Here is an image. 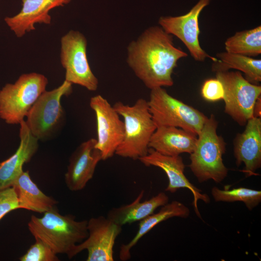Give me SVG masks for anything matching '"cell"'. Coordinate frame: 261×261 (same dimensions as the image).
<instances>
[{
    "instance_id": "cell-22",
    "label": "cell",
    "mask_w": 261,
    "mask_h": 261,
    "mask_svg": "<svg viewBox=\"0 0 261 261\" xmlns=\"http://www.w3.org/2000/svg\"><path fill=\"white\" fill-rule=\"evenodd\" d=\"M217 61L213 62L212 70L217 71L235 69L244 73L246 79L257 84L261 81V60L226 52L216 55Z\"/></svg>"
},
{
    "instance_id": "cell-20",
    "label": "cell",
    "mask_w": 261,
    "mask_h": 261,
    "mask_svg": "<svg viewBox=\"0 0 261 261\" xmlns=\"http://www.w3.org/2000/svg\"><path fill=\"white\" fill-rule=\"evenodd\" d=\"M20 209L44 213L56 207L58 202L45 194L31 180L29 171H24L12 186Z\"/></svg>"
},
{
    "instance_id": "cell-19",
    "label": "cell",
    "mask_w": 261,
    "mask_h": 261,
    "mask_svg": "<svg viewBox=\"0 0 261 261\" xmlns=\"http://www.w3.org/2000/svg\"><path fill=\"white\" fill-rule=\"evenodd\" d=\"M144 190L140 192L131 203L111 209L107 218L121 226L140 221L154 213L158 207L168 203V196L163 192L148 200L141 202Z\"/></svg>"
},
{
    "instance_id": "cell-12",
    "label": "cell",
    "mask_w": 261,
    "mask_h": 261,
    "mask_svg": "<svg viewBox=\"0 0 261 261\" xmlns=\"http://www.w3.org/2000/svg\"><path fill=\"white\" fill-rule=\"evenodd\" d=\"M210 1V0H199L188 13L177 16H161L158 22L166 32L176 36L182 42L193 58L199 62L209 58L213 62L217 61L216 57L210 56L203 49L199 40V17Z\"/></svg>"
},
{
    "instance_id": "cell-26",
    "label": "cell",
    "mask_w": 261,
    "mask_h": 261,
    "mask_svg": "<svg viewBox=\"0 0 261 261\" xmlns=\"http://www.w3.org/2000/svg\"><path fill=\"white\" fill-rule=\"evenodd\" d=\"M201 95L208 102L223 100L224 89L222 83L217 78L205 80L201 88Z\"/></svg>"
},
{
    "instance_id": "cell-2",
    "label": "cell",
    "mask_w": 261,
    "mask_h": 261,
    "mask_svg": "<svg viewBox=\"0 0 261 261\" xmlns=\"http://www.w3.org/2000/svg\"><path fill=\"white\" fill-rule=\"evenodd\" d=\"M28 226L35 238L43 241L56 254H65L68 257L75 246L88 235L87 220L78 221L72 215H62L56 207L41 218L32 215Z\"/></svg>"
},
{
    "instance_id": "cell-14",
    "label": "cell",
    "mask_w": 261,
    "mask_h": 261,
    "mask_svg": "<svg viewBox=\"0 0 261 261\" xmlns=\"http://www.w3.org/2000/svg\"><path fill=\"white\" fill-rule=\"evenodd\" d=\"M97 140L90 138L82 143L71 155L65 182L72 191L83 189L92 178L98 163L102 160L100 151L96 148Z\"/></svg>"
},
{
    "instance_id": "cell-27",
    "label": "cell",
    "mask_w": 261,
    "mask_h": 261,
    "mask_svg": "<svg viewBox=\"0 0 261 261\" xmlns=\"http://www.w3.org/2000/svg\"><path fill=\"white\" fill-rule=\"evenodd\" d=\"M20 209L15 192L12 187L0 190V220L12 211Z\"/></svg>"
},
{
    "instance_id": "cell-17",
    "label": "cell",
    "mask_w": 261,
    "mask_h": 261,
    "mask_svg": "<svg viewBox=\"0 0 261 261\" xmlns=\"http://www.w3.org/2000/svg\"><path fill=\"white\" fill-rule=\"evenodd\" d=\"M19 146L9 158L0 162V190L11 187L23 172V166L30 161L39 148V140L30 132L25 121L20 124Z\"/></svg>"
},
{
    "instance_id": "cell-1",
    "label": "cell",
    "mask_w": 261,
    "mask_h": 261,
    "mask_svg": "<svg viewBox=\"0 0 261 261\" xmlns=\"http://www.w3.org/2000/svg\"><path fill=\"white\" fill-rule=\"evenodd\" d=\"M172 37L160 26H152L128 47L129 66L150 90L172 86V74L178 61L188 56L174 46Z\"/></svg>"
},
{
    "instance_id": "cell-4",
    "label": "cell",
    "mask_w": 261,
    "mask_h": 261,
    "mask_svg": "<svg viewBox=\"0 0 261 261\" xmlns=\"http://www.w3.org/2000/svg\"><path fill=\"white\" fill-rule=\"evenodd\" d=\"M218 125L214 115H211L197 135L194 149L190 154L189 167L200 183L210 179L220 183L228 174V169L222 160L226 143L217 133Z\"/></svg>"
},
{
    "instance_id": "cell-23",
    "label": "cell",
    "mask_w": 261,
    "mask_h": 261,
    "mask_svg": "<svg viewBox=\"0 0 261 261\" xmlns=\"http://www.w3.org/2000/svg\"><path fill=\"white\" fill-rule=\"evenodd\" d=\"M226 51L249 57L261 54V26L236 32L225 42Z\"/></svg>"
},
{
    "instance_id": "cell-6",
    "label": "cell",
    "mask_w": 261,
    "mask_h": 261,
    "mask_svg": "<svg viewBox=\"0 0 261 261\" xmlns=\"http://www.w3.org/2000/svg\"><path fill=\"white\" fill-rule=\"evenodd\" d=\"M72 91V84L64 80L58 87L45 90L30 109L25 121L32 135L39 141L50 140L61 130L65 120L61 99Z\"/></svg>"
},
{
    "instance_id": "cell-3",
    "label": "cell",
    "mask_w": 261,
    "mask_h": 261,
    "mask_svg": "<svg viewBox=\"0 0 261 261\" xmlns=\"http://www.w3.org/2000/svg\"><path fill=\"white\" fill-rule=\"evenodd\" d=\"M113 106L123 117L125 127L124 139L115 154L139 160L148 154L150 138L157 128L147 101L140 98L131 106L117 102Z\"/></svg>"
},
{
    "instance_id": "cell-15",
    "label": "cell",
    "mask_w": 261,
    "mask_h": 261,
    "mask_svg": "<svg viewBox=\"0 0 261 261\" xmlns=\"http://www.w3.org/2000/svg\"><path fill=\"white\" fill-rule=\"evenodd\" d=\"M244 131L234 141V155L238 167L244 163L246 177L257 174L261 166V118L253 116L246 123Z\"/></svg>"
},
{
    "instance_id": "cell-9",
    "label": "cell",
    "mask_w": 261,
    "mask_h": 261,
    "mask_svg": "<svg viewBox=\"0 0 261 261\" xmlns=\"http://www.w3.org/2000/svg\"><path fill=\"white\" fill-rule=\"evenodd\" d=\"M60 62L65 69V80L94 91L98 80L92 72L87 56V41L78 31L70 30L60 41Z\"/></svg>"
},
{
    "instance_id": "cell-5",
    "label": "cell",
    "mask_w": 261,
    "mask_h": 261,
    "mask_svg": "<svg viewBox=\"0 0 261 261\" xmlns=\"http://www.w3.org/2000/svg\"><path fill=\"white\" fill-rule=\"evenodd\" d=\"M48 82L44 75L30 72L21 75L13 84H6L0 90V118L8 124H19Z\"/></svg>"
},
{
    "instance_id": "cell-18",
    "label": "cell",
    "mask_w": 261,
    "mask_h": 261,
    "mask_svg": "<svg viewBox=\"0 0 261 261\" xmlns=\"http://www.w3.org/2000/svg\"><path fill=\"white\" fill-rule=\"evenodd\" d=\"M197 135L174 127H157L152 134L149 147L164 155L178 156L193 151Z\"/></svg>"
},
{
    "instance_id": "cell-16",
    "label": "cell",
    "mask_w": 261,
    "mask_h": 261,
    "mask_svg": "<svg viewBox=\"0 0 261 261\" xmlns=\"http://www.w3.org/2000/svg\"><path fill=\"white\" fill-rule=\"evenodd\" d=\"M71 0H22L20 12L12 17H6L4 21L17 37L34 30L36 23L50 24L49 11L54 8L63 6Z\"/></svg>"
},
{
    "instance_id": "cell-13",
    "label": "cell",
    "mask_w": 261,
    "mask_h": 261,
    "mask_svg": "<svg viewBox=\"0 0 261 261\" xmlns=\"http://www.w3.org/2000/svg\"><path fill=\"white\" fill-rule=\"evenodd\" d=\"M139 160L146 166L157 167L164 171L169 180L166 191L174 193L180 188H187L190 190L193 195V205L198 215L200 216L197 207L198 200H201L205 203L210 202L208 196L192 184L185 175V165L180 155H164L149 148L148 154Z\"/></svg>"
},
{
    "instance_id": "cell-21",
    "label": "cell",
    "mask_w": 261,
    "mask_h": 261,
    "mask_svg": "<svg viewBox=\"0 0 261 261\" xmlns=\"http://www.w3.org/2000/svg\"><path fill=\"white\" fill-rule=\"evenodd\" d=\"M190 211L182 203L174 201L162 206L157 213H153L141 220L139 228L133 238L127 244H122L119 253L120 260L126 261L131 258L130 250L140 239L160 223L173 217L186 218L189 216Z\"/></svg>"
},
{
    "instance_id": "cell-8",
    "label": "cell",
    "mask_w": 261,
    "mask_h": 261,
    "mask_svg": "<svg viewBox=\"0 0 261 261\" xmlns=\"http://www.w3.org/2000/svg\"><path fill=\"white\" fill-rule=\"evenodd\" d=\"M216 78L224 89V111L239 125L243 126L254 115L261 86L251 83L239 71H217Z\"/></svg>"
},
{
    "instance_id": "cell-24",
    "label": "cell",
    "mask_w": 261,
    "mask_h": 261,
    "mask_svg": "<svg viewBox=\"0 0 261 261\" xmlns=\"http://www.w3.org/2000/svg\"><path fill=\"white\" fill-rule=\"evenodd\" d=\"M212 195L216 202H243L248 209L251 210L261 202V191L240 187L231 190L220 189L213 187Z\"/></svg>"
},
{
    "instance_id": "cell-7",
    "label": "cell",
    "mask_w": 261,
    "mask_h": 261,
    "mask_svg": "<svg viewBox=\"0 0 261 261\" xmlns=\"http://www.w3.org/2000/svg\"><path fill=\"white\" fill-rule=\"evenodd\" d=\"M147 102L157 128L174 127L198 135L208 118L197 109L171 96L163 87L151 89Z\"/></svg>"
},
{
    "instance_id": "cell-11",
    "label": "cell",
    "mask_w": 261,
    "mask_h": 261,
    "mask_svg": "<svg viewBox=\"0 0 261 261\" xmlns=\"http://www.w3.org/2000/svg\"><path fill=\"white\" fill-rule=\"evenodd\" d=\"M89 105L96 117L97 139L95 147L101 152L102 160H106L115 154L124 139V122L113 106L101 95L92 97Z\"/></svg>"
},
{
    "instance_id": "cell-25",
    "label": "cell",
    "mask_w": 261,
    "mask_h": 261,
    "mask_svg": "<svg viewBox=\"0 0 261 261\" xmlns=\"http://www.w3.org/2000/svg\"><path fill=\"white\" fill-rule=\"evenodd\" d=\"M25 254L19 258L20 261H58L59 259L53 250L44 242L35 238Z\"/></svg>"
},
{
    "instance_id": "cell-10",
    "label": "cell",
    "mask_w": 261,
    "mask_h": 261,
    "mask_svg": "<svg viewBox=\"0 0 261 261\" xmlns=\"http://www.w3.org/2000/svg\"><path fill=\"white\" fill-rule=\"evenodd\" d=\"M122 227L102 216L90 218L87 220V237L75 246L68 258L87 250V261H113L114 247Z\"/></svg>"
}]
</instances>
